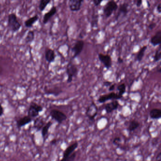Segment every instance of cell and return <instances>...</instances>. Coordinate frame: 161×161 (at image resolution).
Wrapping results in <instances>:
<instances>
[{
    "mask_svg": "<svg viewBox=\"0 0 161 161\" xmlns=\"http://www.w3.org/2000/svg\"><path fill=\"white\" fill-rule=\"evenodd\" d=\"M8 27L12 32H18L21 27V24L18 20L16 14L10 13L8 17Z\"/></svg>",
    "mask_w": 161,
    "mask_h": 161,
    "instance_id": "cell-1",
    "label": "cell"
},
{
    "mask_svg": "<svg viewBox=\"0 0 161 161\" xmlns=\"http://www.w3.org/2000/svg\"><path fill=\"white\" fill-rule=\"evenodd\" d=\"M118 4L114 1H110L107 2L103 6V14L105 19L111 17L114 12L118 10Z\"/></svg>",
    "mask_w": 161,
    "mask_h": 161,
    "instance_id": "cell-2",
    "label": "cell"
},
{
    "mask_svg": "<svg viewBox=\"0 0 161 161\" xmlns=\"http://www.w3.org/2000/svg\"><path fill=\"white\" fill-rule=\"evenodd\" d=\"M66 72L68 76L67 82L68 83H70L73 81V78L77 77L79 74V70L75 64L70 62L67 66Z\"/></svg>",
    "mask_w": 161,
    "mask_h": 161,
    "instance_id": "cell-3",
    "label": "cell"
},
{
    "mask_svg": "<svg viewBox=\"0 0 161 161\" xmlns=\"http://www.w3.org/2000/svg\"><path fill=\"white\" fill-rule=\"evenodd\" d=\"M43 110V107L35 102H32L30 105L27 112V116L31 118L37 117L40 112Z\"/></svg>",
    "mask_w": 161,
    "mask_h": 161,
    "instance_id": "cell-4",
    "label": "cell"
},
{
    "mask_svg": "<svg viewBox=\"0 0 161 161\" xmlns=\"http://www.w3.org/2000/svg\"><path fill=\"white\" fill-rule=\"evenodd\" d=\"M129 12V5L127 3H124L118 7V11L115 15V20L118 21L120 19H123L128 15Z\"/></svg>",
    "mask_w": 161,
    "mask_h": 161,
    "instance_id": "cell-5",
    "label": "cell"
},
{
    "mask_svg": "<svg viewBox=\"0 0 161 161\" xmlns=\"http://www.w3.org/2000/svg\"><path fill=\"white\" fill-rule=\"evenodd\" d=\"M49 115L52 119L55 120L59 124H62L63 122L66 121L67 119L66 115L64 112L58 110H52L50 112Z\"/></svg>",
    "mask_w": 161,
    "mask_h": 161,
    "instance_id": "cell-6",
    "label": "cell"
},
{
    "mask_svg": "<svg viewBox=\"0 0 161 161\" xmlns=\"http://www.w3.org/2000/svg\"><path fill=\"white\" fill-rule=\"evenodd\" d=\"M123 96H120L118 93L112 92L106 95H102L97 99L98 102L100 103H104L109 100H117L121 99Z\"/></svg>",
    "mask_w": 161,
    "mask_h": 161,
    "instance_id": "cell-7",
    "label": "cell"
},
{
    "mask_svg": "<svg viewBox=\"0 0 161 161\" xmlns=\"http://www.w3.org/2000/svg\"><path fill=\"white\" fill-rule=\"evenodd\" d=\"M97 106L95 103L92 102L86 109L85 115L90 121H93L97 115Z\"/></svg>",
    "mask_w": 161,
    "mask_h": 161,
    "instance_id": "cell-8",
    "label": "cell"
},
{
    "mask_svg": "<svg viewBox=\"0 0 161 161\" xmlns=\"http://www.w3.org/2000/svg\"><path fill=\"white\" fill-rule=\"evenodd\" d=\"M85 46V42L82 40H79L77 41L71 49V51L73 53L72 59L76 58L81 53Z\"/></svg>",
    "mask_w": 161,
    "mask_h": 161,
    "instance_id": "cell-9",
    "label": "cell"
},
{
    "mask_svg": "<svg viewBox=\"0 0 161 161\" xmlns=\"http://www.w3.org/2000/svg\"><path fill=\"white\" fill-rule=\"evenodd\" d=\"M98 59L100 62L102 63L107 70H109L112 66V57L109 54H103L102 53H99Z\"/></svg>",
    "mask_w": 161,
    "mask_h": 161,
    "instance_id": "cell-10",
    "label": "cell"
},
{
    "mask_svg": "<svg viewBox=\"0 0 161 161\" xmlns=\"http://www.w3.org/2000/svg\"><path fill=\"white\" fill-rule=\"evenodd\" d=\"M83 0H70L69 1V8L72 11H79L80 10L83 3H84Z\"/></svg>",
    "mask_w": 161,
    "mask_h": 161,
    "instance_id": "cell-11",
    "label": "cell"
},
{
    "mask_svg": "<svg viewBox=\"0 0 161 161\" xmlns=\"http://www.w3.org/2000/svg\"><path fill=\"white\" fill-rule=\"evenodd\" d=\"M119 105V103L117 100H113L111 102L106 103L105 105L104 109L106 113H112V112L116 110Z\"/></svg>",
    "mask_w": 161,
    "mask_h": 161,
    "instance_id": "cell-12",
    "label": "cell"
},
{
    "mask_svg": "<svg viewBox=\"0 0 161 161\" xmlns=\"http://www.w3.org/2000/svg\"><path fill=\"white\" fill-rule=\"evenodd\" d=\"M57 12V9L56 7L53 6L51 8L49 11L46 13L44 15L43 20L44 24H46L53 16L56 15Z\"/></svg>",
    "mask_w": 161,
    "mask_h": 161,
    "instance_id": "cell-13",
    "label": "cell"
},
{
    "mask_svg": "<svg viewBox=\"0 0 161 161\" xmlns=\"http://www.w3.org/2000/svg\"><path fill=\"white\" fill-rule=\"evenodd\" d=\"M45 58L49 63L54 62L56 58V54L54 51L51 48L46 49L45 52Z\"/></svg>",
    "mask_w": 161,
    "mask_h": 161,
    "instance_id": "cell-14",
    "label": "cell"
},
{
    "mask_svg": "<svg viewBox=\"0 0 161 161\" xmlns=\"http://www.w3.org/2000/svg\"><path fill=\"white\" fill-rule=\"evenodd\" d=\"M33 119L28 116H25L22 118H20L16 122V125L18 128H21V127L25 126L26 125L29 124L32 122Z\"/></svg>",
    "mask_w": 161,
    "mask_h": 161,
    "instance_id": "cell-15",
    "label": "cell"
},
{
    "mask_svg": "<svg viewBox=\"0 0 161 161\" xmlns=\"http://www.w3.org/2000/svg\"><path fill=\"white\" fill-rule=\"evenodd\" d=\"M78 146H79V143L77 142H76L70 145V146H69L63 152V158L67 157L73 154L74 152V151L77 148Z\"/></svg>",
    "mask_w": 161,
    "mask_h": 161,
    "instance_id": "cell-16",
    "label": "cell"
},
{
    "mask_svg": "<svg viewBox=\"0 0 161 161\" xmlns=\"http://www.w3.org/2000/svg\"><path fill=\"white\" fill-rule=\"evenodd\" d=\"M150 44L154 46H156L161 45V30H159L156 32L155 36H153L150 40Z\"/></svg>",
    "mask_w": 161,
    "mask_h": 161,
    "instance_id": "cell-17",
    "label": "cell"
},
{
    "mask_svg": "<svg viewBox=\"0 0 161 161\" xmlns=\"http://www.w3.org/2000/svg\"><path fill=\"white\" fill-rule=\"evenodd\" d=\"M44 124L45 122L42 118H36L34 122L33 127L34 129L38 131L42 129L43 127L44 126Z\"/></svg>",
    "mask_w": 161,
    "mask_h": 161,
    "instance_id": "cell-18",
    "label": "cell"
},
{
    "mask_svg": "<svg viewBox=\"0 0 161 161\" xmlns=\"http://www.w3.org/2000/svg\"><path fill=\"white\" fill-rule=\"evenodd\" d=\"M53 123L52 122L49 121L46 124L44 125V126L41 129V133H42V136L44 142H45L46 140L47 136L48 135V131L51 126L52 125Z\"/></svg>",
    "mask_w": 161,
    "mask_h": 161,
    "instance_id": "cell-19",
    "label": "cell"
},
{
    "mask_svg": "<svg viewBox=\"0 0 161 161\" xmlns=\"http://www.w3.org/2000/svg\"><path fill=\"white\" fill-rule=\"evenodd\" d=\"M150 118L153 120H159L161 118V110L160 109L154 108L149 112Z\"/></svg>",
    "mask_w": 161,
    "mask_h": 161,
    "instance_id": "cell-20",
    "label": "cell"
},
{
    "mask_svg": "<svg viewBox=\"0 0 161 161\" xmlns=\"http://www.w3.org/2000/svg\"><path fill=\"white\" fill-rule=\"evenodd\" d=\"M39 20V17L38 15H36L30 18L28 20H26L25 21V26L27 28H31L33 27L34 24Z\"/></svg>",
    "mask_w": 161,
    "mask_h": 161,
    "instance_id": "cell-21",
    "label": "cell"
},
{
    "mask_svg": "<svg viewBox=\"0 0 161 161\" xmlns=\"http://www.w3.org/2000/svg\"><path fill=\"white\" fill-rule=\"evenodd\" d=\"M140 126V123L136 120H132L129 122L127 130L130 132L134 131L136 129H138Z\"/></svg>",
    "mask_w": 161,
    "mask_h": 161,
    "instance_id": "cell-22",
    "label": "cell"
},
{
    "mask_svg": "<svg viewBox=\"0 0 161 161\" xmlns=\"http://www.w3.org/2000/svg\"><path fill=\"white\" fill-rule=\"evenodd\" d=\"M148 48V46L145 45L142 47L141 48H140L139 51L138 52L136 55V60H137L139 62H140L143 59L144 56H145V53L146 51Z\"/></svg>",
    "mask_w": 161,
    "mask_h": 161,
    "instance_id": "cell-23",
    "label": "cell"
},
{
    "mask_svg": "<svg viewBox=\"0 0 161 161\" xmlns=\"http://www.w3.org/2000/svg\"><path fill=\"white\" fill-rule=\"evenodd\" d=\"M99 15L97 14H93L92 16L91 26L93 28H96L98 26Z\"/></svg>",
    "mask_w": 161,
    "mask_h": 161,
    "instance_id": "cell-24",
    "label": "cell"
},
{
    "mask_svg": "<svg viewBox=\"0 0 161 161\" xmlns=\"http://www.w3.org/2000/svg\"><path fill=\"white\" fill-rule=\"evenodd\" d=\"M34 39V32L32 30H30L27 32V34L26 36L25 39L26 43H31Z\"/></svg>",
    "mask_w": 161,
    "mask_h": 161,
    "instance_id": "cell-25",
    "label": "cell"
},
{
    "mask_svg": "<svg viewBox=\"0 0 161 161\" xmlns=\"http://www.w3.org/2000/svg\"><path fill=\"white\" fill-rule=\"evenodd\" d=\"M51 0H41L40 1L39 4V10L41 11H43L47 6L51 3Z\"/></svg>",
    "mask_w": 161,
    "mask_h": 161,
    "instance_id": "cell-26",
    "label": "cell"
},
{
    "mask_svg": "<svg viewBox=\"0 0 161 161\" xmlns=\"http://www.w3.org/2000/svg\"><path fill=\"white\" fill-rule=\"evenodd\" d=\"M118 91V95L120 96H123V95L125 93L126 91V86L124 83L118 86L117 88Z\"/></svg>",
    "mask_w": 161,
    "mask_h": 161,
    "instance_id": "cell-27",
    "label": "cell"
},
{
    "mask_svg": "<svg viewBox=\"0 0 161 161\" xmlns=\"http://www.w3.org/2000/svg\"><path fill=\"white\" fill-rule=\"evenodd\" d=\"M161 46H159L158 48L156 50L154 56V62L156 63L160 60L161 59Z\"/></svg>",
    "mask_w": 161,
    "mask_h": 161,
    "instance_id": "cell-28",
    "label": "cell"
},
{
    "mask_svg": "<svg viewBox=\"0 0 161 161\" xmlns=\"http://www.w3.org/2000/svg\"><path fill=\"white\" fill-rule=\"evenodd\" d=\"M77 153L74 152L67 157L63 158L60 160V161H74L75 158L76 157Z\"/></svg>",
    "mask_w": 161,
    "mask_h": 161,
    "instance_id": "cell-29",
    "label": "cell"
},
{
    "mask_svg": "<svg viewBox=\"0 0 161 161\" xmlns=\"http://www.w3.org/2000/svg\"><path fill=\"white\" fill-rule=\"evenodd\" d=\"M121 138L119 136H117L114 139H113V144L115 145H119L120 144V143H121Z\"/></svg>",
    "mask_w": 161,
    "mask_h": 161,
    "instance_id": "cell-30",
    "label": "cell"
},
{
    "mask_svg": "<svg viewBox=\"0 0 161 161\" xmlns=\"http://www.w3.org/2000/svg\"><path fill=\"white\" fill-rule=\"evenodd\" d=\"M102 0H93V2L95 6L98 7L101 4V3L102 2Z\"/></svg>",
    "mask_w": 161,
    "mask_h": 161,
    "instance_id": "cell-31",
    "label": "cell"
},
{
    "mask_svg": "<svg viewBox=\"0 0 161 161\" xmlns=\"http://www.w3.org/2000/svg\"><path fill=\"white\" fill-rule=\"evenodd\" d=\"M156 26V23H154H154H150V24L148 25V27L149 30H154V28Z\"/></svg>",
    "mask_w": 161,
    "mask_h": 161,
    "instance_id": "cell-32",
    "label": "cell"
},
{
    "mask_svg": "<svg viewBox=\"0 0 161 161\" xmlns=\"http://www.w3.org/2000/svg\"><path fill=\"white\" fill-rule=\"evenodd\" d=\"M112 84V82L111 81H105L103 83V85L105 87H109Z\"/></svg>",
    "mask_w": 161,
    "mask_h": 161,
    "instance_id": "cell-33",
    "label": "cell"
},
{
    "mask_svg": "<svg viewBox=\"0 0 161 161\" xmlns=\"http://www.w3.org/2000/svg\"><path fill=\"white\" fill-rule=\"evenodd\" d=\"M142 3L143 1L142 0H138V1H136V6L138 8L140 7L141 6Z\"/></svg>",
    "mask_w": 161,
    "mask_h": 161,
    "instance_id": "cell-34",
    "label": "cell"
},
{
    "mask_svg": "<svg viewBox=\"0 0 161 161\" xmlns=\"http://www.w3.org/2000/svg\"><path fill=\"white\" fill-rule=\"evenodd\" d=\"M156 11L159 14H160L161 13V4L159 3L158 4L157 6L156 7Z\"/></svg>",
    "mask_w": 161,
    "mask_h": 161,
    "instance_id": "cell-35",
    "label": "cell"
},
{
    "mask_svg": "<svg viewBox=\"0 0 161 161\" xmlns=\"http://www.w3.org/2000/svg\"><path fill=\"white\" fill-rule=\"evenodd\" d=\"M4 108L3 106L1 104H0V117H1V116L4 115Z\"/></svg>",
    "mask_w": 161,
    "mask_h": 161,
    "instance_id": "cell-36",
    "label": "cell"
},
{
    "mask_svg": "<svg viewBox=\"0 0 161 161\" xmlns=\"http://www.w3.org/2000/svg\"><path fill=\"white\" fill-rule=\"evenodd\" d=\"M115 84H112L111 86H109V91H112L115 89Z\"/></svg>",
    "mask_w": 161,
    "mask_h": 161,
    "instance_id": "cell-37",
    "label": "cell"
},
{
    "mask_svg": "<svg viewBox=\"0 0 161 161\" xmlns=\"http://www.w3.org/2000/svg\"><path fill=\"white\" fill-rule=\"evenodd\" d=\"M156 161H161V153L159 152L157 155L156 157Z\"/></svg>",
    "mask_w": 161,
    "mask_h": 161,
    "instance_id": "cell-38",
    "label": "cell"
},
{
    "mask_svg": "<svg viewBox=\"0 0 161 161\" xmlns=\"http://www.w3.org/2000/svg\"><path fill=\"white\" fill-rule=\"evenodd\" d=\"M117 61H118V63H120V64H122V63L124 62L123 59L122 57L120 56L118 57V59H117Z\"/></svg>",
    "mask_w": 161,
    "mask_h": 161,
    "instance_id": "cell-39",
    "label": "cell"
},
{
    "mask_svg": "<svg viewBox=\"0 0 161 161\" xmlns=\"http://www.w3.org/2000/svg\"><path fill=\"white\" fill-rule=\"evenodd\" d=\"M56 143L57 140L56 139H53V140H52V141H51L50 142L51 144H52V145H55Z\"/></svg>",
    "mask_w": 161,
    "mask_h": 161,
    "instance_id": "cell-40",
    "label": "cell"
},
{
    "mask_svg": "<svg viewBox=\"0 0 161 161\" xmlns=\"http://www.w3.org/2000/svg\"><path fill=\"white\" fill-rule=\"evenodd\" d=\"M157 72L159 73H161V68H159L158 70H157Z\"/></svg>",
    "mask_w": 161,
    "mask_h": 161,
    "instance_id": "cell-41",
    "label": "cell"
}]
</instances>
